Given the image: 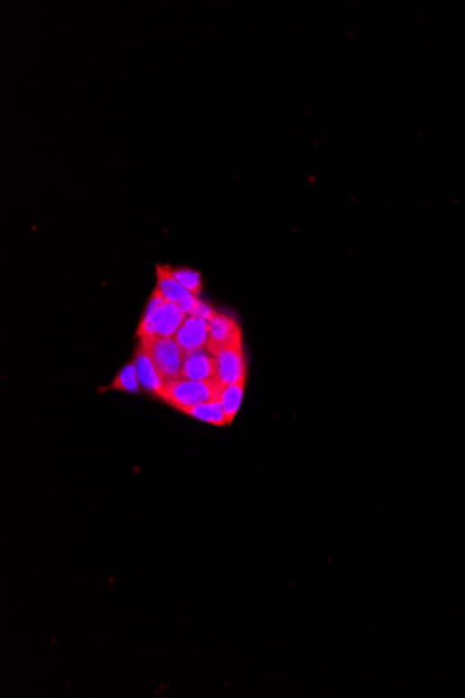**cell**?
<instances>
[{
  "mask_svg": "<svg viewBox=\"0 0 465 698\" xmlns=\"http://www.w3.org/2000/svg\"><path fill=\"white\" fill-rule=\"evenodd\" d=\"M141 346L145 347L153 359L156 371L162 380L172 381L180 378L184 350L179 346L174 337H149L140 339Z\"/></svg>",
  "mask_w": 465,
  "mask_h": 698,
  "instance_id": "cell-3",
  "label": "cell"
},
{
  "mask_svg": "<svg viewBox=\"0 0 465 698\" xmlns=\"http://www.w3.org/2000/svg\"><path fill=\"white\" fill-rule=\"evenodd\" d=\"M186 316L177 306L164 300L155 288L141 318L137 336L140 339L174 337Z\"/></svg>",
  "mask_w": 465,
  "mask_h": 698,
  "instance_id": "cell-2",
  "label": "cell"
},
{
  "mask_svg": "<svg viewBox=\"0 0 465 698\" xmlns=\"http://www.w3.org/2000/svg\"><path fill=\"white\" fill-rule=\"evenodd\" d=\"M216 310H213L212 307H210L209 304L205 303V301L200 300V298H197V301H195L194 307H192V310L190 311L189 316H197V318L205 319V321H210V319L213 318V316H215Z\"/></svg>",
  "mask_w": 465,
  "mask_h": 698,
  "instance_id": "cell-14",
  "label": "cell"
},
{
  "mask_svg": "<svg viewBox=\"0 0 465 698\" xmlns=\"http://www.w3.org/2000/svg\"><path fill=\"white\" fill-rule=\"evenodd\" d=\"M156 277H158V285L155 288L161 293L162 297L174 304L182 313L189 316L197 301V296L191 295L172 277L169 265H156Z\"/></svg>",
  "mask_w": 465,
  "mask_h": 698,
  "instance_id": "cell-6",
  "label": "cell"
},
{
  "mask_svg": "<svg viewBox=\"0 0 465 698\" xmlns=\"http://www.w3.org/2000/svg\"><path fill=\"white\" fill-rule=\"evenodd\" d=\"M135 365L137 370L138 382L143 389H145L149 393L158 396L161 391L162 385H163V380L156 371L155 365H153L151 355L146 352L145 347H138L137 353L135 355Z\"/></svg>",
  "mask_w": 465,
  "mask_h": 698,
  "instance_id": "cell-9",
  "label": "cell"
},
{
  "mask_svg": "<svg viewBox=\"0 0 465 698\" xmlns=\"http://www.w3.org/2000/svg\"><path fill=\"white\" fill-rule=\"evenodd\" d=\"M209 349H243V334L236 318L216 311L208 321V344Z\"/></svg>",
  "mask_w": 465,
  "mask_h": 698,
  "instance_id": "cell-4",
  "label": "cell"
},
{
  "mask_svg": "<svg viewBox=\"0 0 465 698\" xmlns=\"http://www.w3.org/2000/svg\"><path fill=\"white\" fill-rule=\"evenodd\" d=\"M101 391H127V393H138L140 391V382H138L137 370H135V363L125 365L116 375L112 385L107 386V388L101 389Z\"/></svg>",
  "mask_w": 465,
  "mask_h": 698,
  "instance_id": "cell-12",
  "label": "cell"
},
{
  "mask_svg": "<svg viewBox=\"0 0 465 698\" xmlns=\"http://www.w3.org/2000/svg\"><path fill=\"white\" fill-rule=\"evenodd\" d=\"M174 340L184 352L207 346L208 322L197 316H187L181 322Z\"/></svg>",
  "mask_w": 465,
  "mask_h": 698,
  "instance_id": "cell-8",
  "label": "cell"
},
{
  "mask_svg": "<svg viewBox=\"0 0 465 698\" xmlns=\"http://www.w3.org/2000/svg\"><path fill=\"white\" fill-rule=\"evenodd\" d=\"M244 388H246V382L231 383V385H226L223 388L222 395H220V403H222L228 425L233 422L238 409H240L241 401H243L244 396Z\"/></svg>",
  "mask_w": 465,
  "mask_h": 698,
  "instance_id": "cell-11",
  "label": "cell"
},
{
  "mask_svg": "<svg viewBox=\"0 0 465 698\" xmlns=\"http://www.w3.org/2000/svg\"><path fill=\"white\" fill-rule=\"evenodd\" d=\"M209 352L216 359V378L223 385L246 382V370L243 349H209Z\"/></svg>",
  "mask_w": 465,
  "mask_h": 698,
  "instance_id": "cell-5",
  "label": "cell"
},
{
  "mask_svg": "<svg viewBox=\"0 0 465 698\" xmlns=\"http://www.w3.org/2000/svg\"><path fill=\"white\" fill-rule=\"evenodd\" d=\"M180 378L190 381H208L216 378V359L207 346L184 352Z\"/></svg>",
  "mask_w": 465,
  "mask_h": 698,
  "instance_id": "cell-7",
  "label": "cell"
},
{
  "mask_svg": "<svg viewBox=\"0 0 465 698\" xmlns=\"http://www.w3.org/2000/svg\"><path fill=\"white\" fill-rule=\"evenodd\" d=\"M171 274L191 295L197 296V297L201 295L202 278L198 270L189 269V268L171 267Z\"/></svg>",
  "mask_w": 465,
  "mask_h": 698,
  "instance_id": "cell-13",
  "label": "cell"
},
{
  "mask_svg": "<svg viewBox=\"0 0 465 698\" xmlns=\"http://www.w3.org/2000/svg\"><path fill=\"white\" fill-rule=\"evenodd\" d=\"M223 388L225 385L218 378L208 381L177 378V380L164 381L158 398L181 411L207 401H220Z\"/></svg>",
  "mask_w": 465,
  "mask_h": 698,
  "instance_id": "cell-1",
  "label": "cell"
},
{
  "mask_svg": "<svg viewBox=\"0 0 465 698\" xmlns=\"http://www.w3.org/2000/svg\"><path fill=\"white\" fill-rule=\"evenodd\" d=\"M181 413L187 414L192 419L200 420V421L207 422V424L216 425V427L228 425L220 401H210L207 403L198 404V406L189 407V409L181 410Z\"/></svg>",
  "mask_w": 465,
  "mask_h": 698,
  "instance_id": "cell-10",
  "label": "cell"
}]
</instances>
